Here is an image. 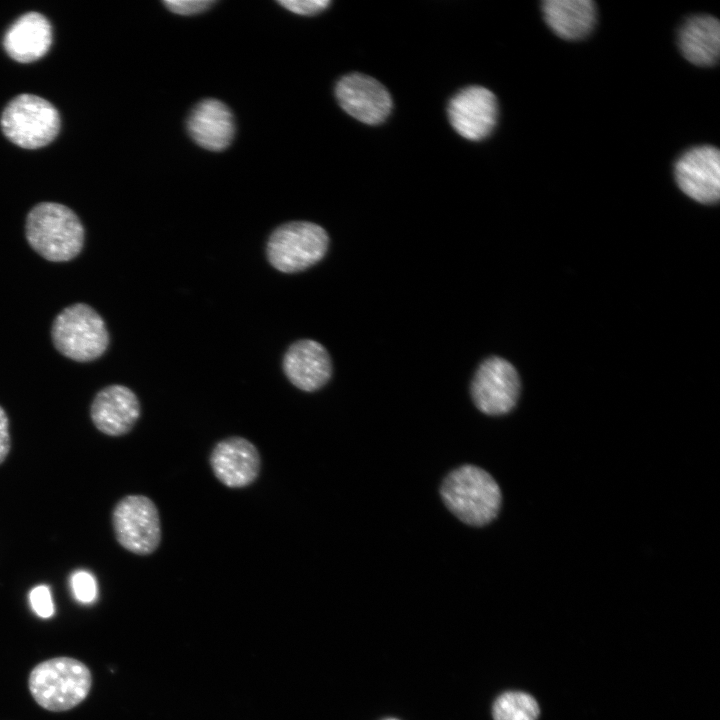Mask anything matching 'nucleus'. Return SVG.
<instances>
[{"label":"nucleus","mask_w":720,"mask_h":720,"mask_svg":"<svg viewBox=\"0 0 720 720\" xmlns=\"http://www.w3.org/2000/svg\"><path fill=\"white\" fill-rule=\"evenodd\" d=\"M498 116L495 95L482 86H469L455 94L448 105V118L454 130L472 141L486 138Z\"/></svg>","instance_id":"nucleus-10"},{"label":"nucleus","mask_w":720,"mask_h":720,"mask_svg":"<svg viewBox=\"0 0 720 720\" xmlns=\"http://www.w3.org/2000/svg\"><path fill=\"white\" fill-rule=\"evenodd\" d=\"M283 370L295 387L312 392L328 382L332 374V363L322 344L311 339H302L294 342L286 351Z\"/></svg>","instance_id":"nucleus-14"},{"label":"nucleus","mask_w":720,"mask_h":720,"mask_svg":"<svg viewBox=\"0 0 720 720\" xmlns=\"http://www.w3.org/2000/svg\"><path fill=\"white\" fill-rule=\"evenodd\" d=\"M679 47L683 56L698 66H712L720 52V24L710 15L688 18L680 28Z\"/></svg>","instance_id":"nucleus-17"},{"label":"nucleus","mask_w":720,"mask_h":720,"mask_svg":"<svg viewBox=\"0 0 720 720\" xmlns=\"http://www.w3.org/2000/svg\"><path fill=\"white\" fill-rule=\"evenodd\" d=\"M187 130L202 148L222 151L230 145L234 137V117L222 101L204 99L191 111L187 119Z\"/></svg>","instance_id":"nucleus-15"},{"label":"nucleus","mask_w":720,"mask_h":720,"mask_svg":"<svg viewBox=\"0 0 720 720\" xmlns=\"http://www.w3.org/2000/svg\"><path fill=\"white\" fill-rule=\"evenodd\" d=\"M140 403L135 393L126 386L114 384L101 389L90 407L94 426L108 436L129 433L140 416Z\"/></svg>","instance_id":"nucleus-13"},{"label":"nucleus","mask_w":720,"mask_h":720,"mask_svg":"<svg viewBox=\"0 0 720 720\" xmlns=\"http://www.w3.org/2000/svg\"><path fill=\"white\" fill-rule=\"evenodd\" d=\"M384 720H398V719H396V718H386V719H384Z\"/></svg>","instance_id":"nucleus-25"},{"label":"nucleus","mask_w":720,"mask_h":720,"mask_svg":"<svg viewBox=\"0 0 720 720\" xmlns=\"http://www.w3.org/2000/svg\"><path fill=\"white\" fill-rule=\"evenodd\" d=\"M542 11L548 26L566 40L584 38L596 21V6L591 0H548L543 2Z\"/></svg>","instance_id":"nucleus-18"},{"label":"nucleus","mask_w":720,"mask_h":720,"mask_svg":"<svg viewBox=\"0 0 720 720\" xmlns=\"http://www.w3.org/2000/svg\"><path fill=\"white\" fill-rule=\"evenodd\" d=\"M492 715L494 720H537L539 707L532 696L508 691L495 700Z\"/></svg>","instance_id":"nucleus-19"},{"label":"nucleus","mask_w":720,"mask_h":720,"mask_svg":"<svg viewBox=\"0 0 720 720\" xmlns=\"http://www.w3.org/2000/svg\"><path fill=\"white\" fill-rule=\"evenodd\" d=\"M287 10L299 15H314L325 10L329 0H281L278 1Z\"/></svg>","instance_id":"nucleus-23"},{"label":"nucleus","mask_w":720,"mask_h":720,"mask_svg":"<svg viewBox=\"0 0 720 720\" xmlns=\"http://www.w3.org/2000/svg\"><path fill=\"white\" fill-rule=\"evenodd\" d=\"M679 188L693 200L712 204L720 196V154L709 145L685 152L675 164Z\"/></svg>","instance_id":"nucleus-11"},{"label":"nucleus","mask_w":720,"mask_h":720,"mask_svg":"<svg viewBox=\"0 0 720 720\" xmlns=\"http://www.w3.org/2000/svg\"><path fill=\"white\" fill-rule=\"evenodd\" d=\"M33 611L42 618H49L54 614V604L50 589L46 585L34 587L29 594Z\"/></svg>","instance_id":"nucleus-21"},{"label":"nucleus","mask_w":720,"mask_h":720,"mask_svg":"<svg viewBox=\"0 0 720 720\" xmlns=\"http://www.w3.org/2000/svg\"><path fill=\"white\" fill-rule=\"evenodd\" d=\"M165 7L171 12L179 15H194L209 9L215 1L213 0H165Z\"/></svg>","instance_id":"nucleus-22"},{"label":"nucleus","mask_w":720,"mask_h":720,"mask_svg":"<svg viewBox=\"0 0 720 720\" xmlns=\"http://www.w3.org/2000/svg\"><path fill=\"white\" fill-rule=\"evenodd\" d=\"M55 348L79 362L99 358L107 349L109 334L102 317L90 306L76 303L66 307L52 325Z\"/></svg>","instance_id":"nucleus-4"},{"label":"nucleus","mask_w":720,"mask_h":720,"mask_svg":"<svg viewBox=\"0 0 720 720\" xmlns=\"http://www.w3.org/2000/svg\"><path fill=\"white\" fill-rule=\"evenodd\" d=\"M112 526L117 542L127 551L149 555L161 541V522L154 502L144 495H127L112 511Z\"/></svg>","instance_id":"nucleus-7"},{"label":"nucleus","mask_w":720,"mask_h":720,"mask_svg":"<svg viewBox=\"0 0 720 720\" xmlns=\"http://www.w3.org/2000/svg\"><path fill=\"white\" fill-rule=\"evenodd\" d=\"M441 495L447 508L461 521L482 526L492 521L501 505V491L485 470L464 465L443 481Z\"/></svg>","instance_id":"nucleus-3"},{"label":"nucleus","mask_w":720,"mask_h":720,"mask_svg":"<svg viewBox=\"0 0 720 720\" xmlns=\"http://www.w3.org/2000/svg\"><path fill=\"white\" fill-rule=\"evenodd\" d=\"M90 669L72 657H54L38 663L30 672L28 688L35 702L51 712L70 710L88 696Z\"/></svg>","instance_id":"nucleus-1"},{"label":"nucleus","mask_w":720,"mask_h":720,"mask_svg":"<svg viewBox=\"0 0 720 720\" xmlns=\"http://www.w3.org/2000/svg\"><path fill=\"white\" fill-rule=\"evenodd\" d=\"M215 477L230 488H243L253 483L261 467L260 454L249 440L234 436L219 441L210 454Z\"/></svg>","instance_id":"nucleus-12"},{"label":"nucleus","mask_w":720,"mask_h":720,"mask_svg":"<svg viewBox=\"0 0 720 720\" xmlns=\"http://www.w3.org/2000/svg\"><path fill=\"white\" fill-rule=\"evenodd\" d=\"M71 587L74 597L81 603L89 604L97 598V582L87 571H77L71 577Z\"/></svg>","instance_id":"nucleus-20"},{"label":"nucleus","mask_w":720,"mask_h":720,"mask_svg":"<svg viewBox=\"0 0 720 720\" xmlns=\"http://www.w3.org/2000/svg\"><path fill=\"white\" fill-rule=\"evenodd\" d=\"M329 238L318 224L293 221L270 235L266 254L269 263L283 273L303 271L319 262L327 252Z\"/></svg>","instance_id":"nucleus-5"},{"label":"nucleus","mask_w":720,"mask_h":720,"mask_svg":"<svg viewBox=\"0 0 720 720\" xmlns=\"http://www.w3.org/2000/svg\"><path fill=\"white\" fill-rule=\"evenodd\" d=\"M52 43V28L45 16L29 12L20 16L7 30L3 45L15 61L29 63L44 56Z\"/></svg>","instance_id":"nucleus-16"},{"label":"nucleus","mask_w":720,"mask_h":720,"mask_svg":"<svg viewBox=\"0 0 720 720\" xmlns=\"http://www.w3.org/2000/svg\"><path fill=\"white\" fill-rule=\"evenodd\" d=\"M0 123L4 135L12 143L26 149H37L55 139L60 129V116L44 98L21 94L7 104Z\"/></svg>","instance_id":"nucleus-6"},{"label":"nucleus","mask_w":720,"mask_h":720,"mask_svg":"<svg viewBox=\"0 0 720 720\" xmlns=\"http://www.w3.org/2000/svg\"><path fill=\"white\" fill-rule=\"evenodd\" d=\"M26 238L43 258L64 262L75 258L84 243V228L78 216L67 206L42 202L26 218Z\"/></svg>","instance_id":"nucleus-2"},{"label":"nucleus","mask_w":720,"mask_h":720,"mask_svg":"<svg viewBox=\"0 0 720 720\" xmlns=\"http://www.w3.org/2000/svg\"><path fill=\"white\" fill-rule=\"evenodd\" d=\"M335 94L341 108L365 124L383 122L392 109L388 90L376 79L362 73L343 76L336 84Z\"/></svg>","instance_id":"nucleus-9"},{"label":"nucleus","mask_w":720,"mask_h":720,"mask_svg":"<svg viewBox=\"0 0 720 720\" xmlns=\"http://www.w3.org/2000/svg\"><path fill=\"white\" fill-rule=\"evenodd\" d=\"M11 450V437L9 432V419L5 410L0 406V464H2Z\"/></svg>","instance_id":"nucleus-24"},{"label":"nucleus","mask_w":720,"mask_h":720,"mask_svg":"<svg viewBox=\"0 0 720 720\" xmlns=\"http://www.w3.org/2000/svg\"><path fill=\"white\" fill-rule=\"evenodd\" d=\"M520 379L514 366L500 357H490L478 367L471 384L476 407L488 415H502L514 408Z\"/></svg>","instance_id":"nucleus-8"}]
</instances>
